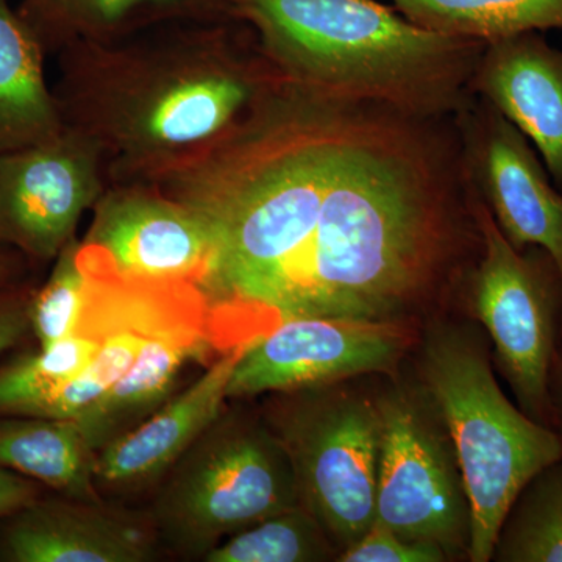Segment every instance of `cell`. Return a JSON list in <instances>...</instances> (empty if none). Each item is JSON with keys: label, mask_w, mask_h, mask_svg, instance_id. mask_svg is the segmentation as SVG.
Wrapping results in <instances>:
<instances>
[{"label": "cell", "mask_w": 562, "mask_h": 562, "mask_svg": "<svg viewBox=\"0 0 562 562\" xmlns=\"http://www.w3.org/2000/svg\"><path fill=\"white\" fill-rule=\"evenodd\" d=\"M57 57L63 122L101 147L109 183L149 181L202 154L280 79L236 18L81 41Z\"/></svg>", "instance_id": "6da1fadb"}, {"label": "cell", "mask_w": 562, "mask_h": 562, "mask_svg": "<svg viewBox=\"0 0 562 562\" xmlns=\"http://www.w3.org/2000/svg\"><path fill=\"white\" fill-rule=\"evenodd\" d=\"M262 54L303 90L457 117L486 43L422 29L375 0H231Z\"/></svg>", "instance_id": "7a4b0ae2"}, {"label": "cell", "mask_w": 562, "mask_h": 562, "mask_svg": "<svg viewBox=\"0 0 562 562\" xmlns=\"http://www.w3.org/2000/svg\"><path fill=\"white\" fill-rule=\"evenodd\" d=\"M424 391L441 414L472 512L469 560H492L506 513L536 473L562 458L553 428L532 420L503 394L482 336L439 325L422 349Z\"/></svg>", "instance_id": "3957f363"}, {"label": "cell", "mask_w": 562, "mask_h": 562, "mask_svg": "<svg viewBox=\"0 0 562 562\" xmlns=\"http://www.w3.org/2000/svg\"><path fill=\"white\" fill-rule=\"evenodd\" d=\"M161 549L202 560L228 536L301 505L290 457L261 419L224 409L157 484Z\"/></svg>", "instance_id": "277c9868"}, {"label": "cell", "mask_w": 562, "mask_h": 562, "mask_svg": "<svg viewBox=\"0 0 562 562\" xmlns=\"http://www.w3.org/2000/svg\"><path fill=\"white\" fill-rule=\"evenodd\" d=\"M271 395L262 420L290 457L301 505L341 554L375 522L379 397L346 382Z\"/></svg>", "instance_id": "5b68a950"}, {"label": "cell", "mask_w": 562, "mask_h": 562, "mask_svg": "<svg viewBox=\"0 0 562 562\" xmlns=\"http://www.w3.org/2000/svg\"><path fill=\"white\" fill-rule=\"evenodd\" d=\"M471 210L480 236L472 305L494 344L503 376L528 417L553 428L550 375L557 357L562 281L539 247L517 250L473 187Z\"/></svg>", "instance_id": "8992f818"}, {"label": "cell", "mask_w": 562, "mask_h": 562, "mask_svg": "<svg viewBox=\"0 0 562 562\" xmlns=\"http://www.w3.org/2000/svg\"><path fill=\"white\" fill-rule=\"evenodd\" d=\"M382 447L375 522L402 538L468 557L472 512L452 438L427 392L395 387L379 397Z\"/></svg>", "instance_id": "52a82bcc"}, {"label": "cell", "mask_w": 562, "mask_h": 562, "mask_svg": "<svg viewBox=\"0 0 562 562\" xmlns=\"http://www.w3.org/2000/svg\"><path fill=\"white\" fill-rule=\"evenodd\" d=\"M413 342L408 321L291 317L244 342L227 397L244 401L392 373Z\"/></svg>", "instance_id": "ba28073f"}, {"label": "cell", "mask_w": 562, "mask_h": 562, "mask_svg": "<svg viewBox=\"0 0 562 562\" xmlns=\"http://www.w3.org/2000/svg\"><path fill=\"white\" fill-rule=\"evenodd\" d=\"M101 147L76 128L0 154V247L54 262L105 191Z\"/></svg>", "instance_id": "9c48e42d"}, {"label": "cell", "mask_w": 562, "mask_h": 562, "mask_svg": "<svg viewBox=\"0 0 562 562\" xmlns=\"http://www.w3.org/2000/svg\"><path fill=\"white\" fill-rule=\"evenodd\" d=\"M81 241L101 250L122 276L201 290L217 254L210 225L149 181L106 184Z\"/></svg>", "instance_id": "30bf717a"}, {"label": "cell", "mask_w": 562, "mask_h": 562, "mask_svg": "<svg viewBox=\"0 0 562 562\" xmlns=\"http://www.w3.org/2000/svg\"><path fill=\"white\" fill-rule=\"evenodd\" d=\"M471 103L457 122L473 187L505 238L547 251L562 281V191L516 125L483 99Z\"/></svg>", "instance_id": "8fae6325"}, {"label": "cell", "mask_w": 562, "mask_h": 562, "mask_svg": "<svg viewBox=\"0 0 562 562\" xmlns=\"http://www.w3.org/2000/svg\"><path fill=\"white\" fill-rule=\"evenodd\" d=\"M46 492L0 520V562H149L160 554L150 516Z\"/></svg>", "instance_id": "7c38bea8"}, {"label": "cell", "mask_w": 562, "mask_h": 562, "mask_svg": "<svg viewBox=\"0 0 562 562\" xmlns=\"http://www.w3.org/2000/svg\"><path fill=\"white\" fill-rule=\"evenodd\" d=\"M244 342L222 351L194 382L177 391L133 430L95 452L99 491L135 492L160 483L181 454L224 412L228 380Z\"/></svg>", "instance_id": "4fadbf2b"}, {"label": "cell", "mask_w": 562, "mask_h": 562, "mask_svg": "<svg viewBox=\"0 0 562 562\" xmlns=\"http://www.w3.org/2000/svg\"><path fill=\"white\" fill-rule=\"evenodd\" d=\"M222 346L206 295L158 328L131 369L79 419L92 452L133 430L177 392L187 369Z\"/></svg>", "instance_id": "5bb4252c"}, {"label": "cell", "mask_w": 562, "mask_h": 562, "mask_svg": "<svg viewBox=\"0 0 562 562\" xmlns=\"http://www.w3.org/2000/svg\"><path fill=\"white\" fill-rule=\"evenodd\" d=\"M472 92L527 136L562 191V50L539 32L492 41Z\"/></svg>", "instance_id": "9a60e30c"}, {"label": "cell", "mask_w": 562, "mask_h": 562, "mask_svg": "<svg viewBox=\"0 0 562 562\" xmlns=\"http://www.w3.org/2000/svg\"><path fill=\"white\" fill-rule=\"evenodd\" d=\"M20 13L46 54L81 41L113 43L171 22L235 18L231 0H25Z\"/></svg>", "instance_id": "2e32d148"}, {"label": "cell", "mask_w": 562, "mask_h": 562, "mask_svg": "<svg viewBox=\"0 0 562 562\" xmlns=\"http://www.w3.org/2000/svg\"><path fill=\"white\" fill-rule=\"evenodd\" d=\"M44 57L32 25L0 0V154L44 143L65 128Z\"/></svg>", "instance_id": "e0dca14e"}, {"label": "cell", "mask_w": 562, "mask_h": 562, "mask_svg": "<svg viewBox=\"0 0 562 562\" xmlns=\"http://www.w3.org/2000/svg\"><path fill=\"white\" fill-rule=\"evenodd\" d=\"M94 454L76 420L0 417V469L27 476L55 494L103 501Z\"/></svg>", "instance_id": "ac0fdd59"}, {"label": "cell", "mask_w": 562, "mask_h": 562, "mask_svg": "<svg viewBox=\"0 0 562 562\" xmlns=\"http://www.w3.org/2000/svg\"><path fill=\"white\" fill-rule=\"evenodd\" d=\"M101 321L90 301L76 331L49 349L24 351L0 364V417H50L60 392L94 360L101 347Z\"/></svg>", "instance_id": "d6986e66"}, {"label": "cell", "mask_w": 562, "mask_h": 562, "mask_svg": "<svg viewBox=\"0 0 562 562\" xmlns=\"http://www.w3.org/2000/svg\"><path fill=\"white\" fill-rule=\"evenodd\" d=\"M427 31L492 43L527 32L562 29V0H391Z\"/></svg>", "instance_id": "ffe728a7"}, {"label": "cell", "mask_w": 562, "mask_h": 562, "mask_svg": "<svg viewBox=\"0 0 562 562\" xmlns=\"http://www.w3.org/2000/svg\"><path fill=\"white\" fill-rule=\"evenodd\" d=\"M492 560L562 562V458L519 492L503 520Z\"/></svg>", "instance_id": "44dd1931"}, {"label": "cell", "mask_w": 562, "mask_h": 562, "mask_svg": "<svg viewBox=\"0 0 562 562\" xmlns=\"http://www.w3.org/2000/svg\"><path fill=\"white\" fill-rule=\"evenodd\" d=\"M338 557V549L316 517L299 505L228 536L201 561L317 562Z\"/></svg>", "instance_id": "7402d4cb"}, {"label": "cell", "mask_w": 562, "mask_h": 562, "mask_svg": "<svg viewBox=\"0 0 562 562\" xmlns=\"http://www.w3.org/2000/svg\"><path fill=\"white\" fill-rule=\"evenodd\" d=\"M87 291L88 273L81 241L74 238L55 258L44 284L33 292L31 328L38 349H49L76 331Z\"/></svg>", "instance_id": "603a6c76"}, {"label": "cell", "mask_w": 562, "mask_h": 562, "mask_svg": "<svg viewBox=\"0 0 562 562\" xmlns=\"http://www.w3.org/2000/svg\"><path fill=\"white\" fill-rule=\"evenodd\" d=\"M449 554L432 543L412 541L373 524L357 542L338 557L339 562H443Z\"/></svg>", "instance_id": "cb8c5ba5"}, {"label": "cell", "mask_w": 562, "mask_h": 562, "mask_svg": "<svg viewBox=\"0 0 562 562\" xmlns=\"http://www.w3.org/2000/svg\"><path fill=\"white\" fill-rule=\"evenodd\" d=\"M35 286L31 281L0 288V357L16 349L31 328V302Z\"/></svg>", "instance_id": "d4e9b609"}, {"label": "cell", "mask_w": 562, "mask_h": 562, "mask_svg": "<svg viewBox=\"0 0 562 562\" xmlns=\"http://www.w3.org/2000/svg\"><path fill=\"white\" fill-rule=\"evenodd\" d=\"M47 491L27 476L0 469V520L16 513Z\"/></svg>", "instance_id": "484cf974"}, {"label": "cell", "mask_w": 562, "mask_h": 562, "mask_svg": "<svg viewBox=\"0 0 562 562\" xmlns=\"http://www.w3.org/2000/svg\"><path fill=\"white\" fill-rule=\"evenodd\" d=\"M32 262L18 250L0 247V288L13 286L27 280Z\"/></svg>", "instance_id": "4316f807"}, {"label": "cell", "mask_w": 562, "mask_h": 562, "mask_svg": "<svg viewBox=\"0 0 562 562\" xmlns=\"http://www.w3.org/2000/svg\"><path fill=\"white\" fill-rule=\"evenodd\" d=\"M550 398H552L553 427L562 442V355L554 357L552 375H550Z\"/></svg>", "instance_id": "83f0119b"}]
</instances>
